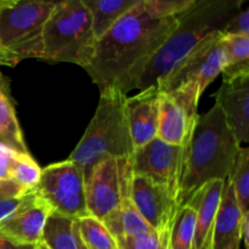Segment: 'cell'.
<instances>
[{
  "mask_svg": "<svg viewBox=\"0 0 249 249\" xmlns=\"http://www.w3.org/2000/svg\"><path fill=\"white\" fill-rule=\"evenodd\" d=\"M225 180H213L204 185L187 204L196 209L192 249H213L214 221Z\"/></svg>",
  "mask_w": 249,
  "mask_h": 249,
  "instance_id": "2e32d148",
  "label": "cell"
},
{
  "mask_svg": "<svg viewBox=\"0 0 249 249\" xmlns=\"http://www.w3.org/2000/svg\"><path fill=\"white\" fill-rule=\"evenodd\" d=\"M229 128L240 145L249 141V75L223 82L214 94Z\"/></svg>",
  "mask_w": 249,
  "mask_h": 249,
  "instance_id": "9a60e30c",
  "label": "cell"
},
{
  "mask_svg": "<svg viewBox=\"0 0 249 249\" xmlns=\"http://www.w3.org/2000/svg\"><path fill=\"white\" fill-rule=\"evenodd\" d=\"M223 36V32H215L204 39L156 84L158 89L170 91L186 83H195L203 94L208 85L223 72L225 65Z\"/></svg>",
  "mask_w": 249,
  "mask_h": 249,
  "instance_id": "30bf717a",
  "label": "cell"
},
{
  "mask_svg": "<svg viewBox=\"0 0 249 249\" xmlns=\"http://www.w3.org/2000/svg\"><path fill=\"white\" fill-rule=\"evenodd\" d=\"M79 229L87 249H118L116 240L97 219L89 215L80 218Z\"/></svg>",
  "mask_w": 249,
  "mask_h": 249,
  "instance_id": "484cf974",
  "label": "cell"
},
{
  "mask_svg": "<svg viewBox=\"0 0 249 249\" xmlns=\"http://www.w3.org/2000/svg\"><path fill=\"white\" fill-rule=\"evenodd\" d=\"M40 243L49 249H87L79 229V219L53 213L44 226Z\"/></svg>",
  "mask_w": 249,
  "mask_h": 249,
  "instance_id": "ac0fdd59",
  "label": "cell"
},
{
  "mask_svg": "<svg viewBox=\"0 0 249 249\" xmlns=\"http://www.w3.org/2000/svg\"><path fill=\"white\" fill-rule=\"evenodd\" d=\"M118 249H165L167 243L157 232H151L141 237H121L116 240Z\"/></svg>",
  "mask_w": 249,
  "mask_h": 249,
  "instance_id": "4316f807",
  "label": "cell"
},
{
  "mask_svg": "<svg viewBox=\"0 0 249 249\" xmlns=\"http://www.w3.org/2000/svg\"><path fill=\"white\" fill-rule=\"evenodd\" d=\"M223 43L225 51L223 82L249 75V36H224Z\"/></svg>",
  "mask_w": 249,
  "mask_h": 249,
  "instance_id": "7402d4cb",
  "label": "cell"
},
{
  "mask_svg": "<svg viewBox=\"0 0 249 249\" xmlns=\"http://www.w3.org/2000/svg\"><path fill=\"white\" fill-rule=\"evenodd\" d=\"M240 148L218 105L198 116L185 151L178 209L186 206L206 184L225 180Z\"/></svg>",
  "mask_w": 249,
  "mask_h": 249,
  "instance_id": "7a4b0ae2",
  "label": "cell"
},
{
  "mask_svg": "<svg viewBox=\"0 0 249 249\" xmlns=\"http://www.w3.org/2000/svg\"><path fill=\"white\" fill-rule=\"evenodd\" d=\"M97 40L89 10L82 0L56 1L43 32V60L68 62L85 70Z\"/></svg>",
  "mask_w": 249,
  "mask_h": 249,
  "instance_id": "5b68a950",
  "label": "cell"
},
{
  "mask_svg": "<svg viewBox=\"0 0 249 249\" xmlns=\"http://www.w3.org/2000/svg\"><path fill=\"white\" fill-rule=\"evenodd\" d=\"M196 209L191 204L180 208L168 235L165 249H192Z\"/></svg>",
  "mask_w": 249,
  "mask_h": 249,
  "instance_id": "603a6c76",
  "label": "cell"
},
{
  "mask_svg": "<svg viewBox=\"0 0 249 249\" xmlns=\"http://www.w3.org/2000/svg\"><path fill=\"white\" fill-rule=\"evenodd\" d=\"M130 158H106L85 177V201L89 216L104 220L130 192Z\"/></svg>",
  "mask_w": 249,
  "mask_h": 249,
  "instance_id": "52a82bcc",
  "label": "cell"
},
{
  "mask_svg": "<svg viewBox=\"0 0 249 249\" xmlns=\"http://www.w3.org/2000/svg\"><path fill=\"white\" fill-rule=\"evenodd\" d=\"M36 191L56 213L77 219L89 215L84 172L72 160L53 163L41 169Z\"/></svg>",
  "mask_w": 249,
  "mask_h": 249,
  "instance_id": "ba28073f",
  "label": "cell"
},
{
  "mask_svg": "<svg viewBox=\"0 0 249 249\" xmlns=\"http://www.w3.org/2000/svg\"><path fill=\"white\" fill-rule=\"evenodd\" d=\"M53 208L38 192L24 194L18 208L0 223V232L18 245L36 246L40 243L44 226Z\"/></svg>",
  "mask_w": 249,
  "mask_h": 249,
  "instance_id": "4fadbf2b",
  "label": "cell"
},
{
  "mask_svg": "<svg viewBox=\"0 0 249 249\" xmlns=\"http://www.w3.org/2000/svg\"><path fill=\"white\" fill-rule=\"evenodd\" d=\"M16 151L0 141V181L11 180V167Z\"/></svg>",
  "mask_w": 249,
  "mask_h": 249,
  "instance_id": "f1b7e54d",
  "label": "cell"
},
{
  "mask_svg": "<svg viewBox=\"0 0 249 249\" xmlns=\"http://www.w3.org/2000/svg\"><path fill=\"white\" fill-rule=\"evenodd\" d=\"M126 95L116 88L100 92V101L84 135L68 160L87 177L106 158H130L134 153L125 112Z\"/></svg>",
  "mask_w": 249,
  "mask_h": 249,
  "instance_id": "277c9868",
  "label": "cell"
},
{
  "mask_svg": "<svg viewBox=\"0 0 249 249\" xmlns=\"http://www.w3.org/2000/svg\"><path fill=\"white\" fill-rule=\"evenodd\" d=\"M224 36H249V9L241 10L225 27Z\"/></svg>",
  "mask_w": 249,
  "mask_h": 249,
  "instance_id": "83f0119b",
  "label": "cell"
},
{
  "mask_svg": "<svg viewBox=\"0 0 249 249\" xmlns=\"http://www.w3.org/2000/svg\"><path fill=\"white\" fill-rule=\"evenodd\" d=\"M101 223L114 240L121 237H141L155 231L138 213L129 196L124 197L118 208L109 213Z\"/></svg>",
  "mask_w": 249,
  "mask_h": 249,
  "instance_id": "ffe728a7",
  "label": "cell"
},
{
  "mask_svg": "<svg viewBox=\"0 0 249 249\" xmlns=\"http://www.w3.org/2000/svg\"><path fill=\"white\" fill-rule=\"evenodd\" d=\"M186 148L184 146L170 145L158 138L153 139L134 151L130 157L133 175H140L162 185L178 199Z\"/></svg>",
  "mask_w": 249,
  "mask_h": 249,
  "instance_id": "8fae6325",
  "label": "cell"
},
{
  "mask_svg": "<svg viewBox=\"0 0 249 249\" xmlns=\"http://www.w3.org/2000/svg\"><path fill=\"white\" fill-rule=\"evenodd\" d=\"M36 246H27V245H18L14 241L9 240L0 232V249H34Z\"/></svg>",
  "mask_w": 249,
  "mask_h": 249,
  "instance_id": "1f68e13d",
  "label": "cell"
},
{
  "mask_svg": "<svg viewBox=\"0 0 249 249\" xmlns=\"http://www.w3.org/2000/svg\"><path fill=\"white\" fill-rule=\"evenodd\" d=\"M24 195L18 197H7V198H0V223L5 219L9 218L21 204L22 198Z\"/></svg>",
  "mask_w": 249,
  "mask_h": 249,
  "instance_id": "f546056e",
  "label": "cell"
},
{
  "mask_svg": "<svg viewBox=\"0 0 249 249\" xmlns=\"http://www.w3.org/2000/svg\"><path fill=\"white\" fill-rule=\"evenodd\" d=\"M89 10L96 40L101 39L140 0H82Z\"/></svg>",
  "mask_w": 249,
  "mask_h": 249,
  "instance_id": "44dd1931",
  "label": "cell"
},
{
  "mask_svg": "<svg viewBox=\"0 0 249 249\" xmlns=\"http://www.w3.org/2000/svg\"><path fill=\"white\" fill-rule=\"evenodd\" d=\"M241 238H242L246 248L249 249V213L243 215L242 225H241Z\"/></svg>",
  "mask_w": 249,
  "mask_h": 249,
  "instance_id": "d6a6232c",
  "label": "cell"
},
{
  "mask_svg": "<svg viewBox=\"0 0 249 249\" xmlns=\"http://www.w3.org/2000/svg\"><path fill=\"white\" fill-rule=\"evenodd\" d=\"M202 92L195 83H186L170 91L160 90L157 138L175 146H189L199 114Z\"/></svg>",
  "mask_w": 249,
  "mask_h": 249,
  "instance_id": "9c48e42d",
  "label": "cell"
},
{
  "mask_svg": "<svg viewBox=\"0 0 249 249\" xmlns=\"http://www.w3.org/2000/svg\"><path fill=\"white\" fill-rule=\"evenodd\" d=\"M243 214L249 213V148L241 147L228 175Z\"/></svg>",
  "mask_w": 249,
  "mask_h": 249,
  "instance_id": "cb8c5ba5",
  "label": "cell"
},
{
  "mask_svg": "<svg viewBox=\"0 0 249 249\" xmlns=\"http://www.w3.org/2000/svg\"><path fill=\"white\" fill-rule=\"evenodd\" d=\"M16 65V60L0 44V66H10V67H14Z\"/></svg>",
  "mask_w": 249,
  "mask_h": 249,
  "instance_id": "836d02e7",
  "label": "cell"
},
{
  "mask_svg": "<svg viewBox=\"0 0 249 249\" xmlns=\"http://www.w3.org/2000/svg\"><path fill=\"white\" fill-rule=\"evenodd\" d=\"M160 89L157 85L140 90L133 97H126L125 112L134 150L157 138Z\"/></svg>",
  "mask_w": 249,
  "mask_h": 249,
  "instance_id": "5bb4252c",
  "label": "cell"
},
{
  "mask_svg": "<svg viewBox=\"0 0 249 249\" xmlns=\"http://www.w3.org/2000/svg\"><path fill=\"white\" fill-rule=\"evenodd\" d=\"M0 141L19 153H29L15 111L9 79L0 71Z\"/></svg>",
  "mask_w": 249,
  "mask_h": 249,
  "instance_id": "d6986e66",
  "label": "cell"
},
{
  "mask_svg": "<svg viewBox=\"0 0 249 249\" xmlns=\"http://www.w3.org/2000/svg\"><path fill=\"white\" fill-rule=\"evenodd\" d=\"M27 194L21 186L12 180H4L0 181V198H7V197H18Z\"/></svg>",
  "mask_w": 249,
  "mask_h": 249,
  "instance_id": "4dcf8cb0",
  "label": "cell"
},
{
  "mask_svg": "<svg viewBox=\"0 0 249 249\" xmlns=\"http://www.w3.org/2000/svg\"><path fill=\"white\" fill-rule=\"evenodd\" d=\"M56 1L6 0L0 7V44L16 60H43V32Z\"/></svg>",
  "mask_w": 249,
  "mask_h": 249,
  "instance_id": "8992f818",
  "label": "cell"
},
{
  "mask_svg": "<svg viewBox=\"0 0 249 249\" xmlns=\"http://www.w3.org/2000/svg\"><path fill=\"white\" fill-rule=\"evenodd\" d=\"M129 197L143 220L167 243L170 228L179 211L174 195L147 178L133 175Z\"/></svg>",
  "mask_w": 249,
  "mask_h": 249,
  "instance_id": "7c38bea8",
  "label": "cell"
},
{
  "mask_svg": "<svg viewBox=\"0 0 249 249\" xmlns=\"http://www.w3.org/2000/svg\"><path fill=\"white\" fill-rule=\"evenodd\" d=\"M242 5L243 0H195L179 15L177 27L145 68L136 89L156 85L204 39L224 32Z\"/></svg>",
  "mask_w": 249,
  "mask_h": 249,
  "instance_id": "3957f363",
  "label": "cell"
},
{
  "mask_svg": "<svg viewBox=\"0 0 249 249\" xmlns=\"http://www.w3.org/2000/svg\"><path fill=\"white\" fill-rule=\"evenodd\" d=\"M243 215L245 214L238 207L230 180L226 178L214 221L213 249H241Z\"/></svg>",
  "mask_w": 249,
  "mask_h": 249,
  "instance_id": "e0dca14e",
  "label": "cell"
},
{
  "mask_svg": "<svg viewBox=\"0 0 249 249\" xmlns=\"http://www.w3.org/2000/svg\"><path fill=\"white\" fill-rule=\"evenodd\" d=\"M34 249H49V248H46L45 246L43 245V243H39V245L36 246V248H34Z\"/></svg>",
  "mask_w": 249,
  "mask_h": 249,
  "instance_id": "e575fe53",
  "label": "cell"
},
{
  "mask_svg": "<svg viewBox=\"0 0 249 249\" xmlns=\"http://www.w3.org/2000/svg\"><path fill=\"white\" fill-rule=\"evenodd\" d=\"M195 0H140L101 39L85 71L100 92L136 89L145 68Z\"/></svg>",
  "mask_w": 249,
  "mask_h": 249,
  "instance_id": "6da1fadb",
  "label": "cell"
},
{
  "mask_svg": "<svg viewBox=\"0 0 249 249\" xmlns=\"http://www.w3.org/2000/svg\"><path fill=\"white\" fill-rule=\"evenodd\" d=\"M41 169L31 153H15L11 167V180L26 192L34 191L40 180Z\"/></svg>",
  "mask_w": 249,
  "mask_h": 249,
  "instance_id": "d4e9b609",
  "label": "cell"
},
{
  "mask_svg": "<svg viewBox=\"0 0 249 249\" xmlns=\"http://www.w3.org/2000/svg\"><path fill=\"white\" fill-rule=\"evenodd\" d=\"M5 2H6V0H0V7H1Z\"/></svg>",
  "mask_w": 249,
  "mask_h": 249,
  "instance_id": "d590c367",
  "label": "cell"
}]
</instances>
